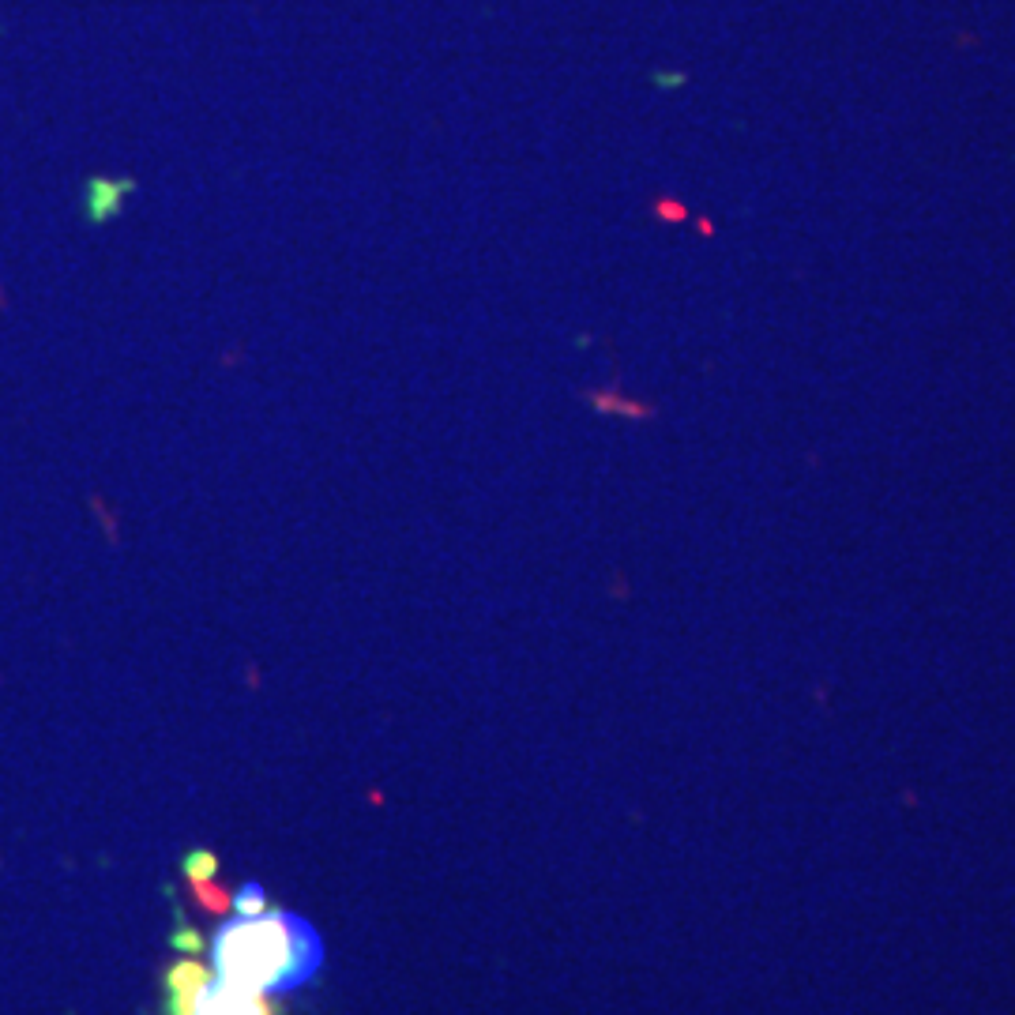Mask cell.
I'll list each match as a JSON object with an SVG mask.
<instances>
[{"mask_svg": "<svg viewBox=\"0 0 1015 1015\" xmlns=\"http://www.w3.org/2000/svg\"><path fill=\"white\" fill-rule=\"evenodd\" d=\"M320 967V940L294 914L237 918L215 937V970L222 982L271 993L313 978Z\"/></svg>", "mask_w": 1015, "mask_h": 1015, "instance_id": "1", "label": "cell"}, {"mask_svg": "<svg viewBox=\"0 0 1015 1015\" xmlns=\"http://www.w3.org/2000/svg\"><path fill=\"white\" fill-rule=\"evenodd\" d=\"M192 1015H279V1008L267 1000V993H252L230 982H211L196 1000Z\"/></svg>", "mask_w": 1015, "mask_h": 1015, "instance_id": "2", "label": "cell"}, {"mask_svg": "<svg viewBox=\"0 0 1015 1015\" xmlns=\"http://www.w3.org/2000/svg\"><path fill=\"white\" fill-rule=\"evenodd\" d=\"M215 982L200 959H177L166 974V1015H192L203 989Z\"/></svg>", "mask_w": 1015, "mask_h": 1015, "instance_id": "3", "label": "cell"}, {"mask_svg": "<svg viewBox=\"0 0 1015 1015\" xmlns=\"http://www.w3.org/2000/svg\"><path fill=\"white\" fill-rule=\"evenodd\" d=\"M215 869H219V858L211 850H192L185 858V876L192 884H207L215 876Z\"/></svg>", "mask_w": 1015, "mask_h": 1015, "instance_id": "4", "label": "cell"}, {"mask_svg": "<svg viewBox=\"0 0 1015 1015\" xmlns=\"http://www.w3.org/2000/svg\"><path fill=\"white\" fill-rule=\"evenodd\" d=\"M196 903L203 906V910H211V914H226L230 906H234V899L226 895L222 888H211V884H196Z\"/></svg>", "mask_w": 1015, "mask_h": 1015, "instance_id": "5", "label": "cell"}, {"mask_svg": "<svg viewBox=\"0 0 1015 1015\" xmlns=\"http://www.w3.org/2000/svg\"><path fill=\"white\" fill-rule=\"evenodd\" d=\"M234 906H237V914L241 918H256V914H264L267 910V895L256 884H249V888H241V895L234 899Z\"/></svg>", "mask_w": 1015, "mask_h": 1015, "instance_id": "6", "label": "cell"}]
</instances>
